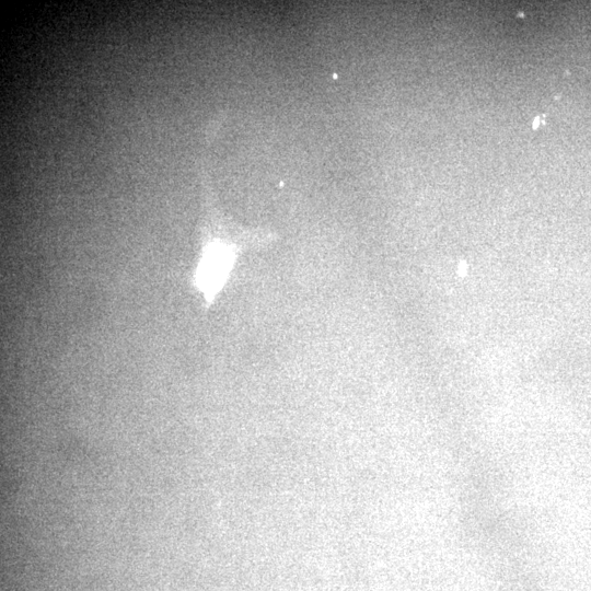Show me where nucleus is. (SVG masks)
I'll return each instance as SVG.
<instances>
[{"mask_svg": "<svg viewBox=\"0 0 591 591\" xmlns=\"http://www.w3.org/2000/svg\"><path fill=\"white\" fill-rule=\"evenodd\" d=\"M234 252L224 242H213L205 251L200 272V285L207 295H213L227 276Z\"/></svg>", "mask_w": 591, "mask_h": 591, "instance_id": "nucleus-1", "label": "nucleus"}]
</instances>
